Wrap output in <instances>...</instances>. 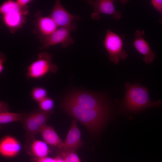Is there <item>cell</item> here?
Masks as SVG:
<instances>
[{
	"mask_svg": "<svg viewBox=\"0 0 162 162\" xmlns=\"http://www.w3.org/2000/svg\"><path fill=\"white\" fill-rule=\"evenodd\" d=\"M36 162H57L55 158L44 157L39 158Z\"/></svg>",
	"mask_w": 162,
	"mask_h": 162,
	"instance_id": "23",
	"label": "cell"
},
{
	"mask_svg": "<svg viewBox=\"0 0 162 162\" xmlns=\"http://www.w3.org/2000/svg\"><path fill=\"white\" fill-rule=\"evenodd\" d=\"M31 148L33 154L39 158L46 157L49 152L46 143L40 140L34 141L31 145Z\"/></svg>",
	"mask_w": 162,
	"mask_h": 162,
	"instance_id": "16",
	"label": "cell"
},
{
	"mask_svg": "<svg viewBox=\"0 0 162 162\" xmlns=\"http://www.w3.org/2000/svg\"><path fill=\"white\" fill-rule=\"evenodd\" d=\"M53 57L47 52L40 53L37 59L27 68L26 76L28 78L38 79L44 76L48 72L56 73L58 68L52 63Z\"/></svg>",
	"mask_w": 162,
	"mask_h": 162,
	"instance_id": "3",
	"label": "cell"
},
{
	"mask_svg": "<svg viewBox=\"0 0 162 162\" xmlns=\"http://www.w3.org/2000/svg\"><path fill=\"white\" fill-rule=\"evenodd\" d=\"M6 58L3 54H0V73H1L4 68L3 64L5 61Z\"/></svg>",
	"mask_w": 162,
	"mask_h": 162,
	"instance_id": "26",
	"label": "cell"
},
{
	"mask_svg": "<svg viewBox=\"0 0 162 162\" xmlns=\"http://www.w3.org/2000/svg\"><path fill=\"white\" fill-rule=\"evenodd\" d=\"M40 109L45 112H50L52 111L54 103L53 100L49 98L46 97L39 102Z\"/></svg>",
	"mask_w": 162,
	"mask_h": 162,
	"instance_id": "20",
	"label": "cell"
},
{
	"mask_svg": "<svg viewBox=\"0 0 162 162\" xmlns=\"http://www.w3.org/2000/svg\"><path fill=\"white\" fill-rule=\"evenodd\" d=\"M126 93L122 101V107L124 111L137 113L146 109L159 107L162 104L158 100H151L147 88L138 84H125Z\"/></svg>",
	"mask_w": 162,
	"mask_h": 162,
	"instance_id": "2",
	"label": "cell"
},
{
	"mask_svg": "<svg viewBox=\"0 0 162 162\" xmlns=\"http://www.w3.org/2000/svg\"><path fill=\"white\" fill-rule=\"evenodd\" d=\"M21 149L19 142L14 137L7 136L3 138L0 143V152L2 155L11 157L16 155Z\"/></svg>",
	"mask_w": 162,
	"mask_h": 162,
	"instance_id": "13",
	"label": "cell"
},
{
	"mask_svg": "<svg viewBox=\"0 0 162 162\" xmlns=\"http://www.w3.org/2000/svg\"><path fill=\"white\" fill-rule=\"evenodd\" d=\"M40 132L46 143L59 147L63 143L54 128L46 124L41 128Z\"/></svg>",
	"mask_w": 162,
	"mask_h": 162,
	"instance_id": "15",
	"label": "cell"
},
{
	"mask_svg": "<svg viewBox=\"0 0 162 162\" xmlns=\"http://www.w3.org/2000/svg\"><path fill=\"white\" fill-rule=\"evenodd\" d=\"M47 91L44 88L37 87L34 88L32 92L33 98L35 101L39 102L46 98Z\"/></svg>",
	"mask_w": 162,
	"mask_h": 162,
	"instance_id": "19",
	"label": "cell"
},
{
	"mask_svg": "<svg viewBox=\"0 0 162 162\" xmlns=\"http://www.w3.org/2000/svg\"><path fill=\"white\" fill-rule=\"evenodd\" d=\"M103 44L108 53L110 61L116 64L120 60L125 59L128 56L123 49V43L122 38L109 29L106 31Z\"/></svg>",
	"mask_w": 162,
	"mask_h": 162,
	"instance_id": "4",
	"label": "cell"
},
{
	"mask_svg": "<svg viewBox=\"0 0 162 162\" xmlns=\"http://www.w3.org/2000/svg\"><path fill=\"white\" fill-rule=\"evenodd\" d=\"M66 98L86 110L109 108L102 98L97 95L86 92L76 91L69 94Z\"/></svg>",
	"mask_w": 162,
	"mask_h": 162,
	"instance_id": "6",
	"label": "cell"
},
{
	"mask_svg": "<svg viewBox=\"0 0 162 162\" xmlns=\"http://www.w3.org/2000/svg\"><path fill=\"white\" fill-rule=\"evenodd\" d=\"M20 7L16 3L12 0H8L2 4L0 8V12L3 15L14 12H26V11Z\"/></svg>",
	"mask_w": 162,
	"mask_h": 162,
	"instance_id": "17",
	"label": "cell"
},
{
	"mask_svg": "<svg viewBox=\"0 0 162 162\" xmlns=\"http://www.w3.org/2000/svg\"><path fill=\"white\" fill-rule=\"evenodd\" d=\"M26 12H14L3 15L5 24L11 29L20 27L24 22V16Z\"/></svg>",
	"mask_w": 162,
	"mask_h": 162,
	"instance_id": "14",
	"label": "cell"
},
{
	"mask_svg": "<svg viewBox=\"0 0 162 162\" xmlns=\"http://www.w3.org/2000/svg\"><path fill=\"white\" fill-rule=\"evenodd\" d=\"M87 2L93 9V12L91 16L92 19H100L101 14L111 16L116 20H119L122 17L121 13L116 10L113 0H91Z\"/></svg>",
	"mask_w": 162,
	"mask_h": 162,
	"instance_id": "8",
	"label": "cell"
},
{
	"mask_svg": "<svg viewBox=\"0 0 162 162\" xmlns=\"http://www.w3.org/2000/svg\"><path fill=\"white\" fill-rule=\"evenodd\" d=\"M53 113L52 111L45 112L40 109L24 114L21 122L28 136L32 138L40 132L47 120Z\"/></svg>",
	"mask_w": 162,
	"mask_h": 162,
	"instance_id": "5",
	"label": "cell"
},
{
	"mask_svg": "<svg viewBox=\"0 0 162 162\" xmlns=\"http://www.w3.org/2000/svg\"><path fill=\"white\" fill-rule=\"evenodd\" d=\"M32 1L31 0H17L16 2L20 7L23 8Z\"/></svg>",
	"mask_w": 162,
	"mask_h": 162,
	"instance_id": "25",
	"label": "cell"
},
{
	"mask_svg": "<svg viewBox=\"0 0 162 162\" xmlns=\"http://www.w3.org/2000/svg\"><path fill=\"white\" fill-rule=\"evenodd\" d=\"M38 13L35 21V31L44 40L53 33L58 27L50 16H43L40 13Z\"/></svg>",
	"mask_w": 162,
	"mask_h": 162,
	"instance_id": "12",
	"label": "cell"
},
{
	"mask_svg": "<svg viewBox=\"0 0 162 162\" xmlns=\"http://www.w3.org/2000/svg\"><path fill=\"white\" fill-rule=\"evenodd\" d=\"M24 114L8 112L0 113V123L5 124L22 120Z\"/></svg>",
	"mask_w": 162,
	"mask_h": 162,
	"instance_id": "18",
	"label": "cell"
},
{
	"mask_svg": "<svg viewBox=\"0 0 162 162\" xmlns=\"http://www.w3.org/2000/svg\"><path fill=\"white\" fill-rule=\"evenodd\" d=\"M0 113L8 112L9 110L8 105L4 102H0Z\"/></svg>",
	"mask_w": 162,
	"mask_h": 162,
	"instance_id": "24",
	"label": "cell"
},
{
	"mask_svg": "<svg viewBox=\"0 0 162 162\" xmlns=\"http://www.w3.org/2000/svg\"><path fill=\"white\" fill-rule=\"evenodd\" d=\"M62 154L65 162H80L78 156L74 152Z\"/></svg>",
	"mask_w": 162,
	"mask_h": 162,
	"instance_id": "21",
	"label": "cell"
},
{
	"mask_svg": "<svg viewBox=\"0 0 162 162\" xmlns=\"http://www.w3.org/2000/svg\"><path fill=\"white\" fill-rule=\"evenodd\" d=\"M82 143L80 131L77 125L75 119H73L65 140L58 148L62 154H65L74 152L82 146Z\"/></svg>",
	"mask_w": 162,
	"mask_h": 162,
	"instance_id": "9",
	"label": "cell"
},
{
	"mask_svg": "<svg viewBox=\"0 0 162 162\" xmlns=\"http://www.w3.org/2000/svg\"><path fill=\"white\" fill-rule=\"evenodd\" d=\"M76 28V24L74 22L69 26L58 28L53 33L44 40L40 49H46L50 46L59 44L64 48L73 44L74 40L71 34Z\"/></svg>",
	"mask_w": 162,
	"mask_h": 162,
	"instance_id": "7",
	"label": "cell"
},
{
	"mask_svg": "<svg viewBox=\"0 0 162 162\" xmlns=\"http://www.w3.org/2000/svg\"><path fill=\"white\" fill-rule=\"evenodd\" d=\"M144 31L136 30L133 43L136 50L143 56L142 59L146 63L151 64L154 61L156 54L152 50L143 37Z\"/></svg>",
	"mask_w": 162,
	"mask_h": 162,
	"instance_id": "11",
	"label": "cell"
},
{
	"mask_svg": "<svg viewBox=\"0 0 162 162\" xmlns=\"http://www.w3.org/2000/svg\"><path fill=\"white\" fill-rule=\"evenodd\" d=\"M151 3L154 8L159 13L160 17L159 22L162 24V0H152Z\"/></svg>",
	"mask_w": 162,
	"mask_h": 162,
	"instance_id": "22",
	"label": "cell"
},
{
	"mask_svg": "<svg viewBox=\"0 0 162 162\" xmlns=\"http://www.w3.org/2000/svg\"><path fill=\"white\" fill-rule=\"evenodd\" d=\"M57 162H65L64 159L59 157H57L55 158Z\"/></svg>",
	"mask_w": 162,
	"mask_h": 162,
	"instance_id": "27",
	"label": "cell"
},
{
	"mask_svg": "<svg viewBox=\"0 0 162 162\" xmlns=\"http://www.w3.org/2000/svg\"><path fill=\"white\" fill-rule=\"evenodd\" d=\"M58 28L70 26L74 20H79V16H76L68 12L59 0H56L49 16Z\"/></svg>",
	"mask_w": 162,
	"mask_h": 162,
	"instance_id": "10",
	"label": "cell"
},
{
	"mask_svg": "<svg viewBox=\"0 0 162 162\" xmlns=\"http://www.w3.org/2000/svg\"><path fill=\"white\" fill-rule=\"evenodd\" d=\"M63 107L69 114L82 123L92 132L99 131L108 120L109 108L88 110L82 108L67 98L64 100Z\"/></svg>",
	"mask_w": 162,
	"mask_h": 162,
	"instance_id": "1",
	"label": "cell"
}]
</instances>
